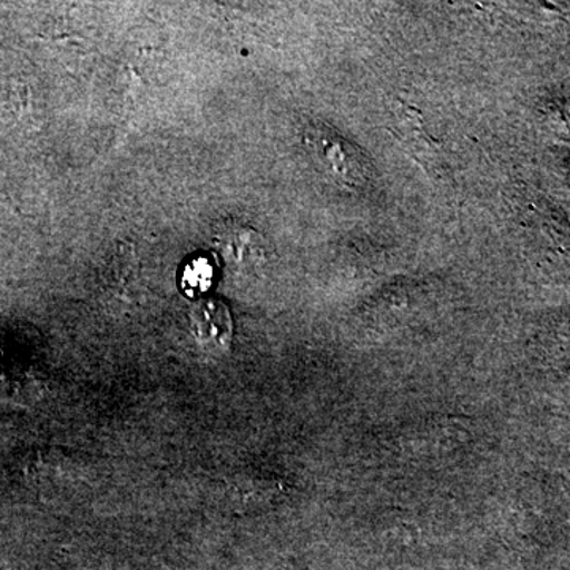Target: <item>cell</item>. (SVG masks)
I'll use <instances>...</instances> for the list:
<instances>
[{
  "mask_svg": "<svg viewBox=\"0 0 570 570\" xmlns=\"http://www.w3.org/2000/svg\"><path fill=\"white\" fill-rule=\"evenodd\" d=\"M306 141L318 164L337 181L351 186L365 181V164L360 160L362 157L343 138L316 127L307 132Z\"/></svg>",
  "mask_w": 570,
  "mask_h": 570,
  "instance_id": "1",
  "label": "cell"
},
{
  "mask_svg": "<svg viewBox=\"0 0 570 570\" xmlns=\"http://www.w3.org/2000/svg\"><path fill=\"white\" fill-rule=\"evenodd\" d=\"M190 332L205 351H225L234 336L230 311L219 299H200L190 309Z\"/></svg>",
  "mask_w": 570,
  "mask_h": 570,
  "instance_id": "2",
  "label": "cell"
},
{
  "mask_svg": "<svg viewBox=\"0 0 570 570\" xmlns=\"http://www.w3.org/2000/svg\"><path fill=\"white\" fill-rule=\"evenodd\" d=\"M29 468H31L29 475L32 479L52 487H75L88 475L86 461H82L77 453L66 452V450L41 452Z\"/></svg>",
  "mask_w": 570,
  "mask_h": 570,
  "instance_id": "3",
  "label": "cell"
},
{
  "mask_svg": "<svg viewBox=\"0 0 570 570\" xmlns=\"http://www.w3.org/2000/svg\"><path fill=\"white\" fill-rule=\"evenodd\" d=\"M265 242L257 232L238 227L220 236V253L234 266H253L265 257Z\"/></svg>",
  "mask_w": 570,
  "mask_h": 570,
  "instance_id": "4",
  "label": "cell"
},
{
  "mask_svg": "<svg viewBox=\"0 0 570 570\" xmlns=\"http://www.w3.org/2000/svg\"><path fill=\"white\" fill-rule=\"evenodd\" d=\"M213 279V268L206 258H198L193 264L187 265L186 273H184L183 284L190 294H200L209 287Z\"/></svg>",
  "mask_w": 570,
  "mask_h": 570,
  "instance_id": "5",
  "label": "cell"
}]
</instances>
